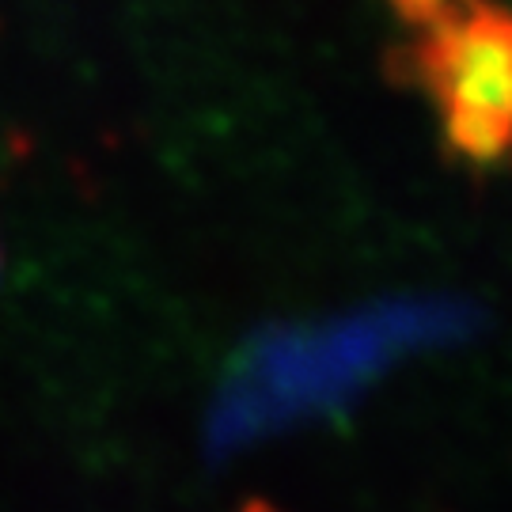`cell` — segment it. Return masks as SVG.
<instances>
[{"mask_svg": "<svg viewBox=\"0 0 512 512\" xmlns=\"http://www.w3.org/2000/svg\"><path fill=\"white\" fill-rule=\"evenodd\" d=\"M425 46V73L444 126L471 156L512 148V19L471 4L452 12L444 0Z\"/></svg>", "mask_w": 512, "mask_h": 512, "instance_id": "1", "label": "cell"}, {"mask_svg": "<svg viewBox=\"0 0 512 512\" xmlns=\"http://www.w3.org/2000/svg\"><path fill=\"white\" fill-rule=\"evenodd\" d=\"M243 512H277V509H270V505H247Z\"/></svg>", "mask_w": 512, "mask_h": 512, "instance_id": "2", "label": "cell"}]
</instances>
